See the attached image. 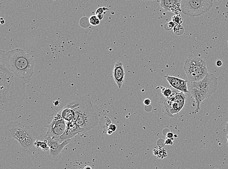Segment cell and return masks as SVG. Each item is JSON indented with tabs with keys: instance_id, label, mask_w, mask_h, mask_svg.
<instances>
[{
	"instance_id": "29",
	"label": "cell",
	"mask_w": 228,
	"mask_h": 169,
	"mask_svg": "<svg viewBox=\"0 0 228 169\" xmlns=\"http://www.w3.org/2000/svg\"><path fill=\"white\" fill-rule=\"evenodd\" d=\"M216 66H217L218 67H221L222 65V61L220 60H217V61L216 62Z\"/></svg>"
},
{
	"instance_id": "10",
	"label": "cell",
	"mask_w": 228,
	"mask_h": 169,
	"mask_svg": "<svg viewBox=\"0 0 228 169\" xmlns=\"http://www.w3.org/2000/svg\"><path fill=\"white\" fill-rule=\"evenodd\" d=\"M84 133H85L84 130L78 126L74 121L68 122L66 130L60 137L59 142L60 143L63 142L66 139H71L76 135Z\"/></svg>"
},
{
	"instance_id": "4",
	"label": "cell",
	"mask_w": 228,
	"mask_h": 169,
	"mask_svg": "<svg viewBox=\"0 0 228 169\" xmlns=\"http://www.w3.org/2000/svg\"><path fill=\"white\" fill-rule=\"evenodd\" d=\"M5 133L8 137L19 142L23 151L31 152L34 147L38 136L31 127L24 123L11 122L5 127Z\"/></svg>"
},
{
	"instance_id": "21",
	"label": "cell",
	"mask_w": 228,
	"mask_h": 169,
	"mask_svg": "<svg viewBox=\"0 0 228 169\" xmlns=\"http://www.w3.org/2000/svg\"><path fill=\"white\" fill-rule=\"evenodd\" d=\"M161 87L162 92V94H163L164 96H165L166 97H168L171 96L172 94V92L171 89H170L168 88L163 87Z\"/></svg>"
},
{
	"instance_id": "28",
	"label": "cell",
	"mask_w": 228,
	"mask_h": 169,
	"mask_svg": "<svg viewBox=\"0 0 228 169\" xmlns=\"http://www.w3.org/2000/svg\"><path fill=\"white\" fill-rule=\"evenodd\" d=\"M174 137V134L171 132H169L167 134V138H172Z\"/></svg>"
},
{
	"instance_id": "17",
	"label": "cell",
	"mask_w": 228,
	"mask_h": 169,
	"mask_svg": "<svg viewBox=\"0 0 228 169\" xmlns=\"http://www.w3.org/2000/svg\"><path fill=\"white\" fill-rule=\"evenodd\" d=\"M34 145L37 148H41V149L44 151H49V147L46 142H45V141L41 142V141H39L37 140L35 142Z\"/></svg>"
},
{
	"instance_id": "31",
	"label": "cell",
	"mask_w": 228,
	"mask_h": 169,
	"mask_svg": "<svg viewBox=\"0 0 228 169\" xmlns=\"http://www.w3.org/2000/svg\"><path fill=\"white\" fill-rule=\"evenodd\" d=\"M224 131L228 132V122L226 124V127H225V129L224 130Z\"/></svg>"
},
{
	"instance_id": "30",
	"label": "cell",
	"mask_w": 228,
	"mask_h": 169,
	"mask_svg": "<svg viewBox=\"0 0 228 169\" xmlns=\"http://www.w3.org/2000/svg\"><path fill=\"white\" fill-rule=\"evenodd\" d=\"M96 15H97V17H98V18H99L100 20H102L103 18V15L102 14H97Z\"/></svg>"
},
{
	"instance_id": "27",
	"label": "cell",
	"mask_w": 228,
	"mask_h": 169,
	"mask_svg": "<svg viewBox=\"0 0 228 169\" xmlns=\"http://www.w3.org/2000/svg\"><path fill=\"white\" fill-rule=\"evenodd\" d=\"M143 103H144V105H147V106L148 105H149L150 103H151V101H150V99L147 98V99L144 100V102H143Z\"/></svg>"
},
{
	"instance_id": "20",
	"label": "cell",
	"mask_w": 228,
	"mask_h": 169,
	"mask_svg": "<svg viewBox=\"0 0 228 169\" xmlns=\"http://www.w3.org/2000/svg\"><path fill=\"white\" fill-rule=\"evenodd\" d=\"M100 21L99 18L96 15H93L90 16L89 18V22L91 25L96 26L100 23Z\"/></svg>"
},
{
	"instance_id": "33",
	"label": "cell",
	"mask_w": 228,
	"mask_h": 169,
	"mask_svg": "<svg viewBox=\"0 0 228 169\" xmlns=\"http://www.w3.org/2000/svg\"><path fill=\"white\" fill-rule=\"evenodd\" d=\"M87 168H90V169H92V167H90V166H88V165H87V166H85V167H84V169H87Z\"/></svg>"
},
{
	"instance_id": "19",
	"label": "cell",
	"mask_w": 228,
	"mask_h": 169,
	"mask_svg": "<svg viewBox=\"0 0 228 169\" xmlns=\"http://www.w3.org/2000/svg\"><path fill=\"white\" fill-rule=\"evenodd\" d=\"M172 21L175 23L176 25L181 24L183 22V19L180 14H176L172 17Z\"/></svg>"
},
{
	"instance_id": "25",
	"label": "cell",
	"mask_w": 228,
	"mask_h": 169,
	"mask_svg": "<svg viewBox=\"0 0 228 169\" xmlns=\"http://www.w3.org/2000/svg\"><path fill=\"white\" fill-rule=\"evenodd\" d=\"M116 130V125H115V124L111 123V124H110V125H109V127L108 131L110 130L111 131L115 132V131Z\"/></svg>"
},
{
	"instance_id": "13",
	"label": "cell",
	"mask_w": 228,
	"mask_h": 169,
	"mask_svg": "<svg viewBox=\"0 0 228 169\" xmlns=\"http://www.w3.org/2000/svg\"><path fill=\"white\" fill-rule=\"evenodd\" d=\"M165 78L167 79L170 85L175 89L183 93H188L189 92L187 88V81L170 76H165Z\"/></svg>"
},
{
	"instance_id": "24",
	"label": "cell",
	"mask_w": 228,
	"mask_h": 169,
	"mask_svg": "<svg viewBox=\"0 0 228 169\" xmlns=\"http://www.w3.org/2000/svg\"><path fill=\"white\" fill-rule=\"evenodd\" d=\"M164 143L166 145H172L173 144V140L172 138H167L164 142Z\"/></svg>"
},
{
	"instance_id": "15",
	"label": "cell",
	"mask_w": 228,
	"mask_h": 169,
	"mask_svg": "<svg viewBox=\"0 0 228 169\" xmlns=\"http://www.w3.org/2000/svg\"><path fill=\"white\" fill-rule=\"evenodd\" d=\"M190 92L192 96L195 99L196 101V107L195 110L194 111V114H196L201 110V104L203 101L206 99L204 95L202 94L201 91L195 88H190Z\"/></svg>"
},
{
	"instance_id": "8",
	"label": "cell",
	"mask_w": 228,
	"mask_h": 169,
	"mask_svg": "<svg viewBox=\"0 0 228 169\" xmlns=\"http://www.w3.org/2000/svg\"><path fill=\"white\" fill-rule=\"evenodd\" d=\"M48 130L45 137H51L59 142V139L66 130L67 122L62 117L61 112L53 117L52 122L46 126Z\"/></svg>"
},
{
	"instance_id": "7",
	"label": "cell",
	"mask_w": 228,
	"mask_h": 169,
	"mask_svg": "<svg viewBox=\"0 0 228 169\" xmlns=\"http://www.w3.org/2000/svg\"><path fill=\"white\" fill-rule=\"evenodd\" d=\"M218 87V80L213 74L208 73L205 77L198 82L191 83L190 88H195L201 91L205 98H208L216 91Z\"/></svg>"
},
{
	"instance_id": "12",
	"label": "cell",
	"mask_w": 228,
	"mask_h": 169,
	"mask_svg": "<svg viewBox=\"0 0 228 169\" xmlns=\"http://www.w3.org/2000/svg\"><path fill=\"white\" fill-rule=\"evenodd\" d=\"M113 76L114 80L118 87L121 88L123 86L125 77V71L123 63L121 61H118L115 63Z\"/></svg>"
},
{
	"instance_id": "26",
	"label": "cell",
	"mask_w": 228,
	"mask_h": 169,
	"mask_svg": "<svg viewBox=\"0 0 228 169\" xmlns=\"http://www.w3.org/2000/svg\"><path fill=\"white\" fill-rule=\"evenodd\" d=\"M104 12V10L103 9V8H99L98 9H97L96 11V14H103Z\"/></svg>"
},
{
	"instance_id": "11",
	"label": "cell",
	"mask_w": 228,
	"mask_h": 169,
	"mask_svg": "<svg viewBox=\"0 0 228 169\" xmlns=\"http://www.w3.org/2000/svg\"><path fill=\"white\" fill-rule=\"evenodd\" d=\"M160 6L165 11L179 14L182 12V0H160Z\"/></svg>"
},
{
	"instance_id": "9",
	"label": "cell",
	"mask_w": 228,
	"mask_h": 169,
	"mask_svg": "<svg viewBox=\"0 0 228 169\" xmlns=\"http://www.w3.org/2000/svg\"><path fill=\"white\" fill-rule=\"evenodd\" d=\"M49 147V157L52 162H57L60 159L61 152L64 147L71 143V139H66L63 142L60 143L55 139L44 136V141Z\"/></svg>"
},
{
	"instance_id": "34",
	"label": "cell",
	"mask_w": 228,
	"mask_h": 169,
	"mask_svg": "<svg viewBox=\"0 0 228 169\" xmlns=\"http://www.w3.org/2000/svg\"><path fill=\"white\" fill-rule=\"evenodd\" d=\"M142 1H156L158 2H160V0H142Z\"/></svg>"
},
{
	"instance_id": "22",
	"label": "cell",
	"mask_w": 228,
	"mask_h": 169,
	"mask_svg": "<svg viewBox=\"0 0 228 169\" xmlns=\"http://www.w3.org/2000/svg\"><path fill=\"white\" fill-rule=\"evenodd\" d=\"M175 23H174L173 21L169 22L168 23H166L164 25V29L167 31H170L172 30V29L175 26Z\"/></svg>"
},
{
	"instance_id": "32",
	"label": "cell",
	"mask_w": 228,
	"mask_h": 169,
	"mask_svg": "<svg viewBox=\"0 0 228 169\" xmlns=\"http://www.w3.org/2000/svg\"><path fill=\"white\" fill-rule=\"evenodd\" d=\"M59 104H60V102L59 101H56V102H54V105H56V106L59 105Z\"/></svg>"
},
{
	"instance_id": "14",
	"label": "cell",
	"mask_w": 228,
	"mask_h": 169,
	"mask_svg": "<svg viewBox=\"0 0 228 169\" xmlns=\"http://www.w3.org/2000/svg\"><path fill=\"white\" fill-rule=\"evenodd\" d=\"M183 93L181 92V94H177L172 97L171 95V100L170 102V112L172 115L180 112L183 108L185 102V97Z\"/></svg>"
},
{
	"instance_id": "3",
	"label": "cell",
	"mask_w": 228,
	"mask_h": 169,
	"mask_svg": "<svg viewBox=\"0 0 228 169\" xmlns=\"http://www.w3.org/2000/svg\"><path fill=\"white\" fill-rule=\"evenodd\" d=\"M66 106L74 110L75 117L73 121L84 130L85 132L94 128L99 123L98 114L94 109L89 97H78Z\"/></svg>"
},
{
	"instance_id": "16",
	"label": "cell",
	"mask_w": 228,
	"mask_h": 169,
	"mask_svg": "<svg viewBox=\"0 0 228 169\" xmlns=\"http://www.w3.org/2000/svg\"><path fill=\"white\" fill-rule=\"evenodd\" d=\"M62 117L66 121V122L73 121L75 117V112L73 109L68 106H65L61 111Z\"/></svg>"
},
{
	"instance_id": "6",
	"label": "cell",
	"mask_w": 228,
	"mask_h": 169,
	"mask_svg": "<svg viewBox=\"0 0 228 169\" xmlns=\"http://www.w3.org/2000/svg\"><path fill=\"white\" fill-rule=\"evenodd\" d=\"M214 0H182V12L191 17H197L208 12Z\"/></svg>"
},
{
	"instance_id": "18",
	"label": "cell",
	"mask_w": 228,
	"mask_h": 169,
	"mask_svg": "<svg viewBox=\"0 0 228 169\" xmlns=\"http://www.w3.org/2000/svg\"><path fill=\"white\" fill-rule=\"evenodd\" d=\"M173 31H174V33L176 34L177 35L181 36L183 35L184 33V27L181 25V24H178V25H175V26L173 28Z\"/></svg>"
},
{
	"instance_id": "2",
	"label": "cell",
	"mask_w": 228,
	"mask_h": 169,
	"mask_svg": "<svg viewBox=\"0 0 228 169\" xmlns=\"http://www.w3.org/2000/svg\"><path fill=\"white\" fill-rule=\"evenodd\" d=\"M0 65H4L23 84L30 82L34 74L35 61L33 57L22 49L0 51Z\"/></svg>"
},
{
	"instance_id": "1",
	"label": "cell",
	"mask_w": 228,
	"mask_h": 169,
	"mask_svg": "<svg viewBox=\"0 0 228 169\" xmlns=\"http://www.w3.org/2000/svg\"><path fill=\"white\" fill-rule=\"evenodd\" d=\"M1 109L9 112L20 107L25 97V84L4 65H0Z\"/></svg>"
},
{
	"instance_id": "5",
	"label": "cell",
	"mask_w": 228,
	"mask_h": 169,
	"mask_svg": "<svg viewBox=\"0 0 228 169\" xmlns=\"http://www.w3.org/2000/svg\"><path fill=\"white\" fill-rule=\"evenodd\" d=\"M183 68L191 83L202 80L208 73L205 61L198 57H187Z\"/></svg>"
},
{
	"instance_id": "35",
	"label": "cell",
	"mask_w": 228,
	"mask_h": 169,
	"mask_svg": "<svg viewBox=\"0 0 228 169\" xmlns=\"http://www.w3.org/2000/svg\"><path fill=\"white\" fill-rule=\"evenodd\" d=\"M227 145H228V134L227 136Z\"/></svg>"
},
{
	"instance_id": "23",
	"label": "cell",
	"mask_w": 228,
	"mask_h": 169,
	"mask_svg": "<svg viewBox=\"0 0 228 169\" xmlns=\"http://www.w3.org/2000/svg\"><path fill=\"white\" fill-rule=\"evenodd\" d=\"M164 155H167L166 151L165 150V149H163V150L159 151L158 157L159 158H163L167 156L166 155L165 156Z\"/></svg>"
}]
</instances>
